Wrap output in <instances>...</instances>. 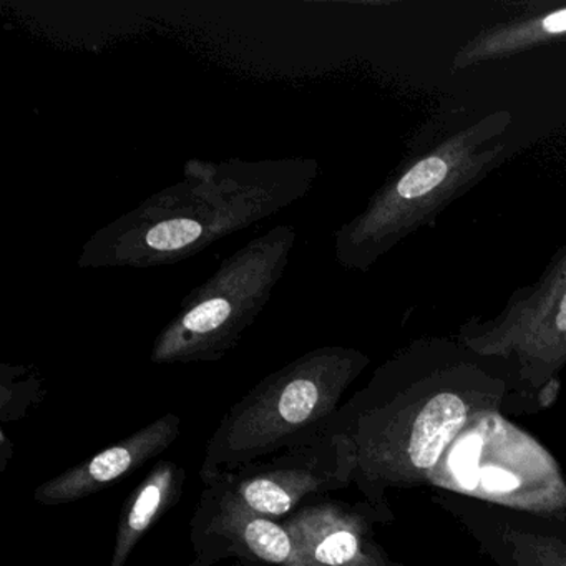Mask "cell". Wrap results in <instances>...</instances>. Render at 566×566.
Masks as SVG:
<instances>
[{
  "label": "cell",
  "instance_id": "cell-1",
  "mask_svg": "<svg viewBox=\"0 0 566 566\" xmlns=\"http://www.w3.org/2000/svg\"><path fill=\"white\" fill-rule=\"evenodd\" d=\"M509 367L457 339L422 337L390 357L340 406L329 433L353 449V485L377 523L394 522L390 490L429 485L450 447L470 426L512 412Z\"/></svg>",
  "mask_w": 566,
  "mask_h": 566
},
{
  "label": "cell",
  "instance_id": "cell-2",
  "mask_svg": "<svg viewBox=\"0 0 566 566\" xmlns=\"http://www.w3.org/2000/svg\"><path fill=\"white\" fill-rule=\"evenodd\" d=\"M363 354L316 357L273 377L224 413L207 443L200 476L205 485L224 473L323 439L343 394L359 376Z\"/></svg>",
  "mask_w": 566,
  "mask_h": 566
},
{
  "label": "cell",
  "instance_id": "cell-3",
  "mask_svg": "<svg viewBox=\"0 0 566 566\" xmlns=\"http://www.w3.org/2000/svg\"><path fill=\"white\" fill-rule=\"evenodd\" d=\"M512 124L509 111L492 112L407 161L359 227L367 254L386 253L409 234L430 227L450 203L499 167Z\"/></svg>",
  "mask_w": 566,
  "mask_h": 566
},
{
  "label": "cell",
  "instance_id": "cell-4",
  "mask_svg": "<svg viewBox=\"0 0 566 566\" xmlns=\"http://www.w3.org/2000/svg\"><path fill=\"white\" fill-rule=\"evenodd\" d=\"M455 339L480 356L505 363L512 412L552 406L566 369V244L536 283L512 293L496 316L470 317Z\"/></svg>",
  "mask_w": 566,
  "mask_h": 566
},
{
  "label": "cell",
  "instance_id": "cell-5",
  "mask_svg": "<svg viewBox=\"0 0 566 566\" xmlns=\"http://www.w3.org/2000/svg\"><path fill=\"white\" fill-rule=\"evenodd\" d=\"M354 455L346 437L323 439L277 453L218 476L223 486L258 515L283 522L301 506L353 485Z\"/></svg>",
  "mask_w": 566,
  "mask_h": 566
},
{
  "label": "cell",
  "instance_id": "cell-6",
  "mask_svg": "<svg viewBox=\"0 0 566 566\" xmlns=\"http://www.w3.org/2000/svg\"><path fill=\"white\" fill-rule=\"evenodd\" d=\"M190 525L195 563L201 566L231 558L244 566H321L283 523L258 515L217 483L205 485Z\"/></svg>",
  "mask_w": 566,
  "mask_h": 566
},
{
  "label": "cell",
  "instance_id": "cell-7",
  "mask_svg": "<svg viewBox=\"0 0 566 566\" xmlns=\"http://www.w3.org/2000/svg\"><path fill=\"white\" fill-rule=\"evenodd\" d=\"M432 502L452 516L495 566H566V520L440 490Z\"/></svg>",
  "mask_w": 566,
  "mask_h": 566
},
{
  "label": "cell",
  "instance_id": "cell-8",
  "mask_svg": "<svg viewBox=\"0 0 566 566\" xmlns=\"http://www.w3.org/2000/svg\"><path fill=\"white\" fill-rule=\"evenodd\" d=\"M294 543L321 566H407L377 542L376 516L366 503L329 496L314 500L284 518Z\"/></svg>",
  "mask_w": 566,
  "mask_h": 566
},
{
  "label": "cell",
  "instance_id": "cell-9",
  "mask_svg": "<svg viewBox=\"0 0 566 566\" xmlns=\"http://www.w3.org/2000/svg\"><path fill=\"white\" fill-rule=\"evenodd\" d=\"M180 429V417L165 413L127 439L41 483L34 492L35 502L48 506L65 505L102 492L170 449Z\"/></svg>",
  "mask_w": 566,
  "mask_h": 566
},
{
  "label": "cell",
  "instance_id": "cell-10",
  "mask_svg": "<svg viewBox=\"0 0 566 566\" xmlns=\"http://www.w3.org/2000/svg\"><path fill=\"white\" fill-rule=\"evenodd\" d=\"M187 472L171 460L155 463L130 493L118 520L111 566H125L151 526L180 502Z\"/></svg>",
  "mask_w": 566,
  "mask_h": 566
},
{
  "label": "cell",
  "instance_id": "cell-11",
  "mask_svg": "<svg viewBox=\"0 0 566 566\" xmlns=\"http://www.w3.org/2000/svg\"><path fill=\"white\" fill-rule=\"evenodd\" d=\"M563 39H566V8L530 18L513 19L483 29L473 35L457 51L452 67L455 71H465L486 62L513 57Z\"/></svg>",
  "mask_w": 566,
  "mask_h": 566
},
{
  "label": "cell",
  "instance_id": "cell-12",
  "mask_svg": "<svg viewBox=\"0 0 566 566\" xmlns=\"http://www.w3.org/2000/svg\"><path fill=\"white\" fill-rule=\"evenodd\" d=\"M201 224L188 218L164 221L147 234L148 247L158 251H177L200 238Z\"/></svg>",
  "mask_w": 566,
  "mask_h": 566
},
{
  "label": "cell",
  "instance_id": "cell-13",
  "mask_svg": "<svg viewBox=\"0 0 566 566\" xmlns=\"http://www.w3.org/2000/svg\"><path fill=\"white\" fill-rule=\"evenodd\" d=\"M230 314L231 306L228 301L213 297V300L205 301L200 306L191 310L184 317V327L195 334L213 333L227 323Z\"/></svg>",
  "mask_w": 566,
  "mask_h": 566
},
{
  "label": "cell",
  "instance_id": "cell-14",
  "mask_svg": "<svg viewBox=\"0 0 566 566\" xmlns=\"http://www.w3.org/2000/svg\"><path fill=\"white\" fill-rule=\"evenodd\" d=\"M191 566H201V565H198V563H191Z\"/></svg>",
  "mask_w": 566,
  "mask_h": 566
}]
</instances>
